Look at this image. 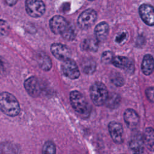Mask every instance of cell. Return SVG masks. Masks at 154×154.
Masks as SVG:
<instances>
[{"mask_svg":"<svg viewBox=\"0 0 154 154\" xmlns=\"http://www.w3.org/2000/svg\"><path fill=\"white\" fill-rule=\"evenodd\" d=\"M0 110L7 116H16L20 112L19 103L11 93L2 92L0 93Z\"/></svg>","mask_w":154,"mask_h":154,"instance_id":"cell-1","label":"cell"},{"mask_svg":"<svg viewBox=\"0 0 154 154\" xmlns=\"http://www.w3.org/2000/svg\"><path fill=\"white\" fill-rule=\"evenodd\" d=\"M90 94L93 103L97 106L102 105L108 97V90L105 84L100 82H95L91 86Z\"/></svg>","mask_w":154,"mask_h":154,"instance_id":"cell-2","label":"cell"},{"mask_svg":"<svg viewBox=\"0 0 154 154\" xmlns=\"http://www.w3.org/2000/svg\"><path fill=\"white\" fill-rule=\"evenodd\" d=\"M70 102L73 108L78 113L84 116L89 113V106L87 101L79 91L75 90L70 93Z\"/></svg>","mask_w":154,"mask_h":154,"instance_id":"cell-3","label":"cell"},{"mask_svg":"<svg viewBox=\"0 0 154 154\" xmlns=\"http://www.w3.org/2000/svg\"><path fill=\"white\" fill-rule=\"evenodd\" d=\"M45 5L42 0H26L25 9L32 17L42 16L45 11Z\"/></svg>","mask_w":154,"mask_h":154,"instance_id":"cell-4","label":"cell"},{"mask_svg":"<svg viewBox=\"0 0 154 154\" xmlns=\"http://www.w3.org/2000/svg\"><path fill=\"white\" fill-rule=\"evenodd\" d=\"M96 19V12L93 9H87L84 11L78 17V24L81 28L86 29L94 24Z\"/></svg>","mask_w":154,"mask_h":154,"instance_id":"cell-5","label":"cell"},{"mask_svg":"<svg viewBox=\"0 0 154 154\" xmlns=\"http://www.w3.org/2000/svg\"><path fill=\"white\" fill-rule=\"evenodd\" d=\"M61 69L64 75L72 79H77L80 75L78 65L75 61L70 58L63 61L61 65Z\"/></svg>","mask_w":154,"mask_h":154,"instance_id":"cell-6","label":"cell"},{"mask_svg":"<svg viewBox=\"0 0 154 154\" xmlns=\"http://www.w3.org/2000/svg\"><path fill=\"white\" fill-rule=\"evenodd\" d=\"M51 51L56 58L61 61L70 58L71 55V52L69 48L61 43H53L51 46Z\"/></svg>","mask_w":154,"mask_h":154,"instance_id":"cell-7","label":"cell"},{"mask_svg":"<svg viewBox=\"0 0 154 154\" xmlns=\"http://www.w3.org/2000/svg\"><path fill=\"white\" fill-rule=\"evenodd\" d=\"M69 23L61 16H55L51 18L49 26L51 31L55 34H61L67 28Z\"/></svg>","mask_w":154,"mask_h":154,"instance_id":"cell-8","label":"cell"},{"mask_svg":"<svg viewBox=\"0 0 154 154\" xmlns=\"http://www.w3.org/2000/svg\"><path fill=\"white\" fill-rule=\"evenodd\" d=\"M139 14L146 24L154 25V7L149 4H142L139 8Z\"/></svg>","mask_w":154,"mask_h":154,"instance_id":"cell-9","label":"cell"},{"mask_svg":"<svg viewBox=\"0 0 154 154\" xmlns=\"http://www.w3.org/2000/svg\"><path fill=\"white\" fill-rule=\"evenodd\" d=\"M24 87L28 93L32 97H37L41 93V87L38 79L32 76L25 80Z\"/></svg>","mask_w":154,"mask_h":154,"instance_id":"cell-10","label":"cell"},{"mask_svg":"<svg viewBox=\"0 0 154 154\" xmlns=\"http://www.w3.org/2000/svg\"><path fill=\"white\" fill-rule=\"evenodd\" d=\"M109 132L112 140L117 144L123 142V131L121 124L116 122H111L108 125Z\"/></svg>","mask_w":154,"mask_h":154,"instance_id":"cell-11","label":"cell"},{"mask_svg":"<svg viewBox=\"0 0 154 154\" xmlns=\"http://www.w3.org/2000/svg\"><path fill=\"white\" fill-rule=\"evenodd\" d=\"M111 62L116 67L120 69H123L128 72H134V63L127 57L122 56H116L114 57H113Z\"/></svg>","mask_w":154,"mask_h":154,"instance_id":"cell-12","label":"cell"},{"mask_svg":"<svg viewBox=\"0 0 154 154\" xmlns=\"http://www.w3.org/2000/svg\"><path fill=\"white\" fill-rule=\"evenodd\" d=\"M144 144L143 136L140 133L137 132L132 136L129 143V147L134 152L138 153H143L144 151Z\"/></svg>","mask_w":154,"mask_h":154,"instance_id":"cell-13","label":"cell"},{"mask_svg":"<svg viewBox=\"0 0 154 154\" xmlns=\"http://www.w3.org/2000/svg\"><path fill=\"white\" fill-rule=\"evenodd\" d=\"M124 120L127 126L134 129L137 128L139 123V116L132 109H127L124 112Z\"/></svg>","mask_w":154,"mask_h":154,"instance_id":"cell-14","label":"cell"},{"mask_svg":"<svg viewBox=\"0 0 154 154\" xmlns=\"http://www.w3.org/2000/svg\"><path fill=\"white\" fill-rule=\"evenodd\" d=\"M109 32V26L106 22L99 23L94 29V34L98 42H103L106 40Z\"/></svg>","mask_w":154,"mask_h":154,"instance_id":"cell-15","label":"cell"},{"mask_svg":"<svg viewBox=\"0 0 154 154\" xmlns=\"http://www.w3.org/2000/svg\"><path fill=\"white\" fill-rule=\"evenodd\" d=\"M141 70L143 73L146 75H150L154 70V58L150 54L144 55L142 64Z\"/></svg>","mask_w":154,"mask_h":154,"instance_id":"cell-16","label":"cell"},{"mask_svg":"<svg viewBox=\"0 0 154 154\" xmlns=\"http://www.w3.org/2000/svg\"><path fill=\"white\" fill-rule=\"evenodd\" d=\"M143 140L146 147L150 151H154V129L152 128L146 129Z\"/></svg>","mask_w":154,"mask_h":154,"instance_id":"cell-17","label":"cell"},{"mask_svg":"<svg viewBox=\"0 0 154 154\" xmlns=\"http://www.w3.org/2000/svg\"><path fill=\"white\" fill-rule=\"evenodd\" d=\"M37 60L41 69L45 71H48L51 69L52 62L51 60L46 54L41 52L37 54Z\"/></svg>","mask_w":154,"mask_h":154,"instance_id":"cell-18","label":"cell"},{"mask_svg":"<svg viewBox=\"0 0 154 154\" xmlns=\"http://www.w3.org/2000/svg\"><path fill=\"white\" fill-rule=\"evenodd\" d=\"M98 46V40L96 38H90L84 40L82 43V47L84 49L88 51H96Z\"/></svg>","mask_w":154,"mask_h":154,"instance_id":"cell-19","label":"cell"},{"mask_svg":"<svg viewBox=\"0 0 154 154\" xmlns=\"http://www.w3.org/2000/svg\"><path fill=\"white\" fill-rule=\"evenodd\" d=\"M95 69H96L95 62L91 60H87L86 61H84L82 64V70L87 74H90L94 72L95 70Z\"/></svg>","mask_w":154,"mask_h":154,"instance_id":"cell-20","label":"cell"},{"mask_svg":"<svg viewBox=\"0 0 154 154\" xmlns=\"http://www.w3.org/2000/svg\"><path fill=\"white\" fill-rule=\"evenodd\" d=\"M75 32L74 28L70 24L66 29V30L61 34L63 37L68 40H72L75 37Z\"/></svg>","mask_w":154,"mask_h":154,"instance_id":"cell-21","label":"cell"},{"mask_svg":"<svg viewBox=\"0 0 154 154\" xmlns=\"http://www.w3.org/2000/svg\"><path fill=\"white\" fill-rule=\"evenodd\" d=\"M10 29L8 23L2 19H0V38L5 37L8 33Z\"/></svg>","mask_w":154,"mask_h":154,"instance_id":"cell-22","label":"cell"},{"mask_svg":"<svg viewBox=\"0 0 154 154\" xmlns=\"http://www.w3.org/2000/svg\"><path fill=\"white\" fill-rule=\"evenodd\" d=\"M42 152L43 153H55L56 152V149L54 144L50 141H46L43 147Z\"/></svg>","mask_w":154,"mask_h":154,"instance_id":"cell-23","label":"cell"},{"mask_svg":"<svg viewBox=\"0 0 154 154\" xmlns=\"http://www.w3.org/2000/svg\"><path fill=\"white\" fill-rule=\"evenodd\" d=\"M113 58V54L110 51H105L103 52L102 57H101V60L102 62L105 63H108L109 62H111Z\"/></svg>","mask_w":154,"mask_h":154,"instance_id":"cell-24","label":"cell"},{"mask_svg":"<svg viewBox=\"0 0 154 154\" xmlns=\"http://www.w3.org/2000/svg\"><path fill=\"white\" fill-rule=\"evenodd\" d=\"M146 93L149 100L152 102H154V87H151L147 88Z\"/></svg>","mask_w":154,"mask_h":154,"instance_id":"cell-25","label":"cell"},{"mask_svg":"<svg viewBox=\"0 0 154 154\" xmlns=\"http://www.w3.org/2000/svg\"><path fill=\"white\" fill-rule=\"evenodd\" d=\"M112 81L115 85L117 86H121L123 85L124 80L123 78L121 76H120L119 74H118L116 76H114V77H112Z\"/></svg>","mask_w":154,"mask_h":154,"instance_id":"cell-26","label":"cell"},{"mask_svg":"<svg viewBox=\"0 0 154 154\" xmlns=\"http://www.w3.org/2000/svg\"><path fill=\"white\" fill-rule=\"evenodd\" d=\"M126 37H127L126 32H122L119 33V34H117V35L116 37V41L118 43H123L124 41L126 40Z\"/></svg>","mask_w":154,"mask_h":154,"instance_id":"cell-27","label":"cell"},{"mask_svg":"<svg viewBox=\"0 0 154 154\" xmlns=\"http://www.w3.org/2000/svg\"><path fill=\"white\" fill-rule=\"evenodd\" d=\"M7 4L10 6H13L16 4L17 0H5Z\"/></svg>","mask_w":154,"mask_h":154,"instance_id":"cell-28","label":"cell"},{"mask_svg":"<svg viewBox=\"0 0 154 154\" xmlns=\"http://www.w3.org/2000/svg\"><path fill=\"white\" fill-rule=\"evenodd\" d=\"M4 69V63L0 58V73L2 72Z\"/></svg>","mask_w":154,"mask_h":154,"instance_id":"cell-29","label":"cell"},{"mask_svg":"<svg viewBox=\"0 0 154 154\" xmlns=\"http://www.w3.org/2000/svg\"><path fill=\"white\" fill-rule=\"evenodd\" d=\"M90 1H93V0H90Z\"/></svg>","mask_w":154,"mask_h":154,"instance_id":"cell-30","label":"cell"}]
</instances>
